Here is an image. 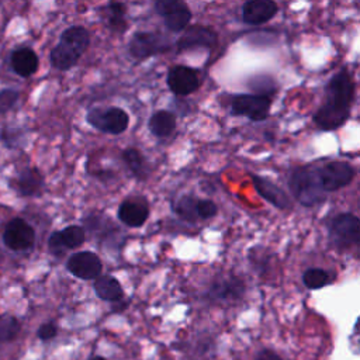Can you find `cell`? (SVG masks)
<instances>
[{
  "label": "cell",
  "mask_w": 360,
  "mask_h": 360,
  "mask_svg": "<svg viewBox=\"0 0 360 360\" xmlns=\"http://www.w3.org/2000/svg\"><path fill=\"white\" fill-rule=\"evenodd\" d=\"M44 176L37 167L22 169L15 179V190L22 197H38L44 190Z\"/></svg>",
  "instance_id": "obj_20"
},
{
  "label": "cell",
  "mask_w": 360,
  "mask_h": 360,
  "mask_svg": "<svg viewBox=\"0 0 360 360\" xmlns=\"http://www.w3.org/2000/svg\"><path fill=\"white\" fill-rule=\"evenodd\" d=\"M20 93L15 89H1L0 90V114L10 111L18 101Z\"/></svg>",
  "instance_id": "obj_31"
},
{
  "label": "cell",
  "mask_w": 360,
  "mask_h": 360,
  "mask_svg": "<svg viewBox=\"0 0 360 360\" xmlns=\"http://www.w3.org/2000/svg\"><path fill=\"white\" fill-rule=\"evenodd\" d=\"M245 290L246 287L242 278L224 276L210 284L205 297L212 302H235L243 297Z\"/></svg>",
  "instance_id": "obj_14"
},
{
  "label": "cell",
  "mask_w": 360,
  "mask_h": 360,
  "mask_svg": "<svg viewBox=\"0 0 360 360\" xmlns=\"http://www.w3.org/2000/svg\"><path fill=\"white\" fill-rule=\"evenodd\" d=\"M149 212L148 200L141 195H132L120 202L117 218L128 228H141L149 218Z\"/></svg>",
  "instance_id": "obj_13"
},
{
  "label": "cell",
  "mask_w": 360,
  "mask_h": 360,
  "mask_svg": "<svg viewBox=\"0 0 360 360\" xmlns=\"http://www.w3.org/2000/svg\"><path fill=\"white\" fill-rule=\"evenodd\" d=\"M172 48L169 38L150 31H136L128 42V53L138 60L165 53Z\"/></svg>",
  "instance_id": "obj_6"
},
{
  "label": "cell",
  "mask_w": 360,
  "mask_h": 360,
  "mask_svg": "<svg viewBox=\"0 0 360 360\" xmlns=\"http://www.w3.org/2000/svg\"><path fill=\"white\" fill-rule=\"evenodd\" d=\"M108 27L114 31L122 32L127 30V7L120 1H110L105 6Z\"/></svg>",
  "instance_id": "obj_26"
},
{
  "label": "cell",
  "mask_w": 360,
  "mask_h": 360,
  "mask_svg": "<svg viewBox=\"0 0 360 360\" xmlns=\"http://www.w3.org/2000/svg\"><path fill=\"white\" fill-rule=\"evenodd\" d=\"M90 32L82 25H72L62 31L58 44L49 52L51 66L56 70H70L87 51Z\"/></svg>",
  "instance_id": "obj_2"
},
{
  "label": "cell",
  "mask_w": 360,
  "mask_h": 360,
  "mask_svg": "<svg viewBox=\"0 0 360 360\" xmlns=\"http://www.w3.org/2000/svg\"><path fill=\"white\" fill-rule=\"evenodd\" d=\"M218 42V35L214 30L204 27V25H191L187 27L180 38L176 41V49L183 52V51H190V49H197V48H205V49H212Z\"/></svg>",
  "instance_id": "obj_16"
},
{
  "label": "cell",
  "mask_w": 360,
  "mask_h": 360,
  "mask_svg": "<svg viewBox=\"0 0 360 360\" xmlns=\"http://www.w3.org/2000/svg\"><path fill=\"white\" fill-rule=\"evenodd\" d=\"M93 288H94L96 295L103 301L117 302V301L122 300V297H124V290H122L120 281L110 274H104V276L101 274L100 277H97L94 280Z\"/></svg>",
  "instance_id": "obj_22"
},
{
  "label": "cell",
  "mask_w": 360,
  "mask_h": 360,
  "mask_svg": "<svg viewBox=\"0 0 360 360\" xmlns=\"http://www.w3.org/2000/svg\"><path fill=\"white\" fill-rule=\"evenodd\" d=\"M155 11L162 17L165 27L170 32L184 31L193 17V13L187 3L180 0H156L153 3Z\"/></svg>",
  "instance_id": "obj_9"
},
{
  "label": "cell",
  "mask_w": 360,
  "mask_h": 360,
  "mask_svg": "<svg viewBox=\"0 0 360 360\" xmlns=\"http://www.w3.org/2000/svg\"><path fill=\"white\" fill-rule=\"evenodd\" d=\"M1 240L4 246L13 252H25L34 248L35 231L22 218H13L7 222Z\"/></svg>",
  "instance_id": "obj_10"
},
{
  "label": "cell",
  "mask_w": 360,
  "mask_h": 360,
  "mask_svg": "<svg viewBox=\"0 0 360 360\" xmlns=\"http://www.w3.org/2000/svg\"><path fill=\"white\" fill-rule=\"evenodd\" d=\"M66 270L80 280H96L101 276L103 262L94 252L82 250L70 255L66 260Z\"/></svg>",
  "instance_id": "obj_11"
},
{
  "label": "cell",
  "mask_w": 360,
  "mask_h": 360,
  "mask_svg": "<svg viewBox=\"0 0 360 360\" xmlns=\"http://www.w3.org/2000/svg\"><path fill=\"white\" fill-rule=\"evenodd\" d=\"M316 174L323 191L333 193L349 186L356 176V170L349 162L332 160L316 167Z\"/></svg>",
  "instance_id": "obj_7"
},
{
  "label": "cell",
  "mask_w": 360,
  "mask_h": 360,
  "mask_svg": "<svg viewBox=\"0 0 360 360\" xmlns=\"http://www.w3.org/2000/svg\"><path fill=\"white\" fill-rule=\"evenodd\" d=\"M166 84L176 96H188L198 90L201 82L197 70L186 65H173L166 75Z\"/></svg>",
  "instance_id": "obj_12"
},
{
  "label": "cell",
  "mask_w": 360,
  "mask_h": 360,
  "mask_svg": "<svg viewBox=\"0 0 360 360\" xmlns=\"http://www.w3.org/2000/svg\"><path fill=\"white\" fill-rule=\"evenodd\" d=\"M21 332V322L10 314H0V345L10 343L18 338Z\"/></svg>",
  "instance_id": "obj_27"
},
{
  "label": "cell",
  "mask_w": 360,
  "mask_h": 360,
  "mask_svg": "<svg viewBox=\"0 0 360 360\" xmlns=\"http://www.w3.org/2000/svg\"><path fill=\"white\" fill-rule=\"evenodd\" d=\"M86 240L84 228L80 225H69L60 231L51 233L48 249L55 257H62L66 250L80 248Z\"/></svg>",
  "instance_id": "obj_15"
},
{
  "label": "cell",
  "mask_w": 360,
  "mask_h": 360,
  "mask_svg": "<svg viewBox=\"0 0 360 360\" xmlns=\"http://www.w3.org/2000/svg\"><path fill=\"white\" fill-rule=\"evenodd\" d=\"M148 129L158 139L169 138L176 129V115L169 110H158L150 115Z\"/></svg>",
  "instance_id": "obj_21"
},
{
  "label": "cell",
  "mask_w": 360,
  "mask_h": 360,
  "mask_svg": "<svg viewBox=\"0 0 360 360\" xmlns=\"http://www.w3.org/2000/svg\"><path fill=\"white\" fill-rule=\"evenodd\" d=\"M24 135H22V131L18 129V128H14V127H8V125H4L0 131V141L3 142V145L8 149H13V148H17L20 146L21 141H22Z\"/></svg>",
  "instance_id": "obj_29"
},
{
  "label": "cell",
  "mask_w": 360,
  "mask_h": 360,
  "mask_svg": "<svg viewBox=\"0 0 360 360\" xmlns=\"http://www.w3.org/2000/svg\"><path fill=\"white\" fill-rule=\"evenodd\" d=\"M278 13V6L273 0H249L242 6V21L248 25H262Z\"/></svg>",
  "instance_id": "obj_18"
},
{
  "label": "cell",
  "mask_w": 360,
  "mask_h": 360,
  "mask_svg": "<svg viewBox=\"0 0 360 360\" xmlns=\"http://www.w3.org/2000/svg\"><path fill=\"white\" fill-rule=\"evenodd\" d=\"M255 360H284V359H283L281 356H278L274 350L263 349V350H260V352L256 354Z\"/></svg>",
  "instance_id": "obj_33"
},
{
  "label": "cell",
  "mask_w": 360,
  "mask_h": 360,
  "mask_svg": "<svg viewBox=\"0 0 360 360\" xmlns=\"http://www.w3.org/2000/svg\"><path fill=\"white\" fill-rule=\"evenodd\" d=\"M86 122L103 134L120 135L127 131L129 115L124 108L115 105L93 107L86 112Z\"/></svg>",
  "instance_id": "obj_5"
},
{
  "label": "cell",
  "mask_w": 360,
  "mask_h": 360,
  "mask_svg": "<svg viewBox=\"0 0 360 360\" xmlns=\"http://www.w3.org/2000/svg\"><path fill=\"white\" fill-rule=\"evenodd\" d=\"M197 201L198 197L193 194H183L172 204V211L181 221L188 224H197L200 221L197 215Z\"/></svg>",
  "instance_id": "obj_23"
},
{
  "label": "cell",
  "mask_w": 360,
  "mask_h": 360,
  "mask_svg": "<svg viewBox=\"0 0 360 360\" xmlns=\"http://www.w3.org/2000/svg\"><path fill=\"white\" fill-rule=\"evenodd\" d=\"M356 84L352 73L343 68L336 72L325 86V100L312 115L315 127L321 131H335L345 125L350 117Z\"/></svg>",
  "instance_id": "obj_1"
},
{
  "label": "cell",
  "mask_w": 360,
  "mask_h": 360,
  "mask_svg": "<svg viewBox=\"0 0 360 360\" xmlns=\"http://www.w3.org/2000/svg\"><path fill=\"white\" fill-rule=\"evenodd\" d=\"M273 98L259 94H236L231 100V112L250 121H264L270 115Z\"/></svg>",
  "instance_id": "obj_8"
},
{
  "label": "cell",
  "mask_w": 360,
  "mask_h": 360,
  "mask_svg": "<svg viewBox=\"0 0 360 360\" xmlns=\"http://www.w3.org/2000/svg\"><path fill=\"white\" fill-rule=\"evenodd\" d=\"M249 87L255 91L253 94H259V96L271 97V94H274L277 91V86H276L274 80L270 76H264V75L252 77V80L249 82Z\"/></svg>",
  "instance_id": "obj_28"
},
{
  "label": "cell",
  "mask_w": 360,
  "mask_h": 360,
  "mask_svg": "<svg viewBox=\"0 0 360 360\" xmlns=\"http://www.w3.org/2000/svg\"><path fill=\"white\" fill-rule=\"evenodd\" d=\"M10 65L14 73H17L18 76L30 77L38 70L39 59L34 49H31L30 46H21L11 52Z\"/></svg>",
  "instance_id": "obj_19"
},
{
  "label": "cell",
  "mask_w": 360,
  "mask_h": 360,
  "mask_svg": "<svg viewBox=\"0 0 360 360\" xmlns=\"http://www.w3.org/2000/svg\"><path fill=\"white\" fill-rule=\"evenodd\" d=\"M90 360H105L104 357H100V356H94V357H91Z\"/></svg>",
  "instance_id": "obj_34"
},
{
  "label": "cell",
  "mask_w": 360,
  "mask_h": 360,
  "mask_svg": "<svg viewBox=\"0 0 360 360\" xmlns=\"http://www.w3.org/2000/svg\"><path fill=\"white\" fill-rule=\"evenodd\" d=\"M56 335H58V326H56V323L52 322V321L42 323V325L38 328V330H37V336H38L42 342L52 340Z\"/></svg>",
  "instance_id": "obj_32"
},
{
  "label": "cell",
  "mask_w": 360,
  "mask_h": 360,
  "mask_svg": "<svg viewBox=\"0 0 360 360\" xmlns=\"http://www.w3.org/2000/svg\"><path fill=\"white\" fill-rule=\"evenodd\" d=\"M121 159L136 179L143 180L146 177V160L136 148L124 149L121 152Z\"/></svg>",
  "instance_id": "obj_25"
},
{
  "label": "cell",
  "mask_w": 360,
  "mask_h": 360,
  "mask_svg": "<svg viewBox=\"0 0 360 360\" xmlns=\"http://www.w3.org/2000/svg\"><path fill=\"white\" fill-rule=\"evenodd\" d=\"M288 188L292 197L304 207H315L326 200V193L323 191L316 169L312 167H295L288 176Z\"/></svg>",
  "instance_id": "obj_3"
},
{
  "label": "cell",
  "mask_w": 360,
  "mask_h": 360,
  "mask_svg": "<svg viewBox=\"0 0 360 360\" xmlns=\"http://www.w3.org/2000/svg\"><path fill=\"white\" fill-rule=\"evenodd\" d=\"M252 183L257 194L270 202L277 210H290L291 208V198L290 195L280 188L276 183L269 180L267 177L259 176V174H250Z\"/></svg>",
  "instance_id": "obj_17"
},
{
  "label": "cell",
  "mask_w": 360,
  "mask_h": 360,
  "mask_svg": "<svg viewBox=\"0 0 360 360\" xmlns=\"http://www.w3.org/2000/svg\"><path fill=\"white\" fill-rule=\"evenodd\" d=\"M335 274L322 267H309L302 273V283L308 290H319L332 284Z\"/></svg>",
  "instance_id": "obj_24"
},
{
  "label": "cell",
  "mask_w": 360,
  "mask_h": 360,
  "mask_svg": "<svg viewBox=\"0 0 360 360\" xmlns=\"http://www.w3.org/2000/svg\"><path fill=\"white\" fill-rule=\"evenodd\" d=\"M329 245L339 252H345L359 245L360 221L352 212H340L335 215L328 225Z\"/></svg>",
  "instance_id": "obj_4"
},
{
  "label": "cell",
  "mask_w": 360,
  "mask_h": 360,
  "mask_svg": "<svg viewBox=\"0 0 360 360\" xmlns=\"http://www.w3.org/2000/svg\"><path fill=\"white\" fill-rule=\"evenodd\" d=\"M218 214V207L212 200L198 198L197 201V215L200 221H207Z\"/></svg>",
  "instance_id": "obj_30"
}]
</instances>
